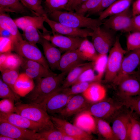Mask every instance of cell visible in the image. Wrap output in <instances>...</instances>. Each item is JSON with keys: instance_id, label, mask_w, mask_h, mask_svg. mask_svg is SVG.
<instances>
[{"instance_id": "4fadbf2b", "label": "cell", "mask_w": 140, "mask_h": 140, "mask_svg": "<svg viewBox=\"0 0 140 140\" xmlns=\"http://www.w3.org/2000/svg\"><path fill=\"white\" fill-rule=\"evenodd\" d=\"M51 119L55 127L63 134L70 136L76 140H90L91 134L82 130L74 124L61 118L51 116Z\"/></svg>"}, {"instance_id": "836d02e7", "label": "cell", "mask_w": 140, "mask_h": 140, "mask_svg": "<svg viewBox=\"0 0 140 140\" xmlns=\"http://www.w3.org/2000/svg\"><path fill=\"white\" fill-rule=\"evenodd\" d=\"M23 39L29 43L36 46L37 43H40L42 38L41 33L36 27L32 26L27 27L23 31Z\"/></svg>"}, {"instance_id": "6f0895ef", "label": "cell", "mask_w": 140, "mask_h": 140, "mask_svg": "<svg viewBox=\"0 0 140 140\" xmlns=\"http://www.w3.org/2000/svg\"><path fill=\"white\" fill-rule=\"evenodd\" d=\"M87 0H79L76 4L75 6V10L77 6Z\"/></svg>"}, {"instance_id": "f546056e", "label": "cell", "mask_w": 140, "mask_h": 140, "mask_svg": "<svg viewBox=\"0 0 140 140\" xmlns=\"http://www.w3.org/2000/svg\"><path fill=\"white\" fill-rule=\"evenodd\" d=\"M19 0H0V14L6 12L22 14L26 11V8Z\"/></svg>"}, {"instance_id": "f907efd6", "label": "cell", "mask_w": 140, "mask_h": 140, "mask_svg": "<svg viewBox=\"0 0 140 140\" xmlns=\"http://www.w3.org/2000/svg\"><path fill=\"white\" fill-rule=\"evenodd\" d=\"M131 11L133 16L140 14V0H136L133 3Z\"/></svg>"}, {"instance_id": "6da1fadb", "label": "cell", "mask_w": 140, "mask_h": 140, "mask_svg": "<svg viewBox=\"0 0 140 140\" xmlns=\"http://www.w3.org/2000/svg\"><path fill=\"white\" fill-rule=\"evenodd\" d=\"M68 72L36 79L33 89L27 94L29 103L38 104L45 107L48 98L61 87Z\"/></svg>"}, {"instance_id": "e575fe53", "label": "cell", "mask_w": 140, "mask_h": 140, "mask_svg": "<svg viewBox=\"0 0 140 140\" xmlns=\"http://www.w3.org/2000/svg\"><path fill=\"white\" fill-rule=\"evenodd\" d=\"M37 140H63L61 132L55 127L36 133Z\"/></svg>"}, {"instance_id": "44dd1931", "label": "cell", "mask_w": 140, "mask_h": 140, "mask_svg": "<svg viewBox=\"0 0 140 140\" xmlns=\"http://www.w3.org/2000/svg\"><path fill=\"white\" fill-rule=\"evenodd\" d=\"M42 37L40 44L43 47L45 57L50 68L53 70L57 69L62 55L61 51Z\"/></svg>"}, {"instance_id": "11a10c76", "label": "cell", "mask_w": 140, "mask_h": 140, "mask_svg": "<svg viewBox=\"0 0 140 140\" xmlns=\"http://www.w3.org/2000/svg\"><path fill=\"white\" fill-rule=\"evenodd\" d=\"M0 140H15V139L8 136L0 135Z\"/></svg>"}, {"instance_id": "9a60e30c", "label": "cell", "mask_w": 140, "mask_h": 140, "mask_svg": "<svg viewBox=\"0 0 140 140\" xmlns=\"http://www.w3.org/2000/svg\"><path fill=\"white\" fill-rule=\"evenodd\" d=\"M0 119L18 127L39 132L50 129L44 125L33 121L15 113L4 114L0 113Z\"/></svg>"}, {"instance_id": "ab89813d", "label": "cell", "mask_w": 140, "mask_h": 140, "mask_svg": "<svg viewBox=\"0 0 140 140\" xmlns=\"http://www.w3.org/2000/svg\"><path fill=\"white\" fill-rule=\"evenodd\" d=\"M130 126L129 140H140V123L138 119L130 112Z\"/></svg>"}, {"instance_id": "1f68e13d", "label": "cell", "mask_w": 140, "mask_h": 140, "mask_svg": "<svg viewBox=\"0 0 140 140\" xmlns=\"http://www.w3.org/2000/svg\"><path fill=\"white\" fill-rule=\"evenodd\" d=\"M95 118L97 129L101 135L107 140H117L112 127L107 121L102 119Z\"/></svg>"}, {"instance_id": "3957f363", "label": "cell", "mask_w": 140, "mask_h": 140, "mask_svg": "<svg viewBox=\"0 0 140 140\" xmlns=\"http://www.w3.org/2000/svg\"><path fill=\"white\" fill-rule=\"evenodd\" d=\"M15 105V113L49 129L55 127L45 107L38 104L24 103L20 102H16Z\"/></svg>"}, {"instance_id": "7bdbcfd3", "label": "cell", "mask_w": 140, "mask_h": 140, "mask_svg": "<svg viewBox=\"0 0 140 140\" xmlns=\"http://www.w3.org/2000/svg\"><path fill=\"white\" fill-rule=\"evenodd\" d=\"M99 82L98 80L96 75L93 67L83 72L74 84L81 82Z\"/></svg>"}, {"instance_id": "52a82bcc", "label": "cell", "mask_w": 140, "mask_h": 140, "mask_svg": "<svg viewBox=\"0 0 140 140\" xmlns=\"http://www.w3.org/2000/svg\"><path fill=\"white\" fill-rule=\"evenodd\" d=\"M131 10L129 8L121 13L110 16L102 21L105 28L115 31H133Z\"/></svg>"}, {"instance_id": "681fc988", "label": "cell", "mask_w": 140, "mask_h": 140, "mask_svg": "<svg viewBox=\"0 0 140 140\" xmlns=\"http://www.w3.org/2000/svg\"><path fill=\"white\" fill-rule=\"evenodd\" d=\"M132 21L133 31L140 32V14L133 16Z\"/></svg>"}, {"instance_id": "db71d44e", "label": "cell", "mask_w": 140, "mask_h": 140, "mask_svg": "<svg viewBox=\"0 0 140 140\" xmlns=\"http://www.w3.org/2000/svg\"><path fill=\"white\" fill-rule=\"evenodd\" d=\"M0 37L10 38L13 41V39L11 34L6 30L0 29Z\"/></svg>"}, {"instance_id": "f1b7e54d", "label": "cell", "mask_w": 140, "mask_h": 140, "mask_svg": "<svg viewBox=\"0 0 140 140\" xmlns=\"http://www.w3.org/2000/svg\"><path fill=\"white\" fill-rule=\"evenodd\" d=\"M77 50L85 61H93L98 54L92 43L89 41L87 38L84 39Z\"/></svg>"}, {"instance_id": "7a4b0ae2", "label": "cell", "mask_w": 140, "mask_h": 140, "mask_svg": "<svg viewBox=\"0 0 140 140\" xmlns=\"http://www.w3.org/2000/svg\"><path fill=\"white\" fill-rule=\"evenodd\" d=\"M50 19L64 25L77 28H88L93 30L102 25V21L78 14L73 11L54 10L47 12Z\"/></svg>"}, {"instance_id": "cb8c5ba5", "label": "cell", "mask_w": 140, "mask_h": 140, "mask_svg": "<svg viewBox=\"0 0 140 140\" xmlns=\"http://www.w3.org/2000/svg\"><path fill=\"white\" fill-rule=\"evenodd\" d=\"M82 94L89 102L95 103L105 99L106 91L105 87L100 82H92Z\"/></svg>"}, {"instance_id": "bcb514c9", "label": "cell", "mask_w": 140, "mask_h": 140, "mask_svg": "<svg viewBox=\"0 0 140 140\" xmlns=\"http://www.w3.org/2000/svg\"><path fill=\"white\" fill-rule=\"evenodd\" d=\"M15 101L10 99H3L0 101V113L9 114L15 113Z\"/></svg>"}, {"instance_id": "4316f807", "label": "cell", "mask_w": 140, "mask_h": 140, "mask_svg": "<svg viewBox=\"0 0 140 140\" xmlns=\"http://www.w3.org/2000/svg\"><path fill=\"white\" fill-rule=\"evenodd\" d=\"M34 85L33 79L25 73L19 74L14 86L16 92L20 96H24L30 92L33 88Z\"/></svg>"}, {"instance_id": "816d5d0a", "label": "cell", "mask_w": 140, "mask_h": 140, "mask_svg": "<svg viewBox=\"0 0 140 140\" xmlns=\"http://www.w3.org/2000/svg\"><path fill=\"white\" fill-rule=\"evenodd\" d=\"M79 0H69L65 7V10L67 11H73L76 4Z\"/></svg>"}, {"instance_id": "ba28073f", "label": "cell", "mask_w": 140, "mask_h": 140, "mask_svg": "<svg viewBox=\"0 0 140 140\" xmlns=\"http://www.w3.org/2000/svg\"><path fill=\"white\" fill-rule=\"evenodd\" d=\"M105 28L99 27L93 30L91 37L98 54H107L115 41L113 34Z\"/></svg>"}, {"instance_id": "f6af8a7d", "label": "cell", "mask_w": 140, "mask_h": 140, "mask_svg": "<svg viewBox=\"0 0 140 140\" xmlns=\"http://www.w3.org/2000/svg\"><path fill=\"white\" fill-rule=\"evenodd\" d=\"M92 82H80L72 85L70 87L64 89L66 93L70 95L82 94L89 87Z\"/></svg>"}, {"instance_id": "5bb4252c", "label": "cell", "mask_w": 140, "mask_h": 140, "mask_svg": "<svg viewBox=\"0 0 140 140\" xmlns=\"http://www.w3.org/2000/svg\"><path fill=\"white\" fill-rule=\"evenodd\" d=\"M120 110L112 120V128L117 140H128L130 123V112H123Z\"/></svg>"}, {"instance_id": "b9f144b4", "label": "cell", "mask_w": 140, "mask_h": 140, "mask_svg": "<svg viewBox=\"0 0 140 140\" xmlns=\"http://www.w3.org/2000/svg\"><path fill=\"white\" fill-rule=\"evenodd\" d=\"M101 0H87L76 8L75 10V12L85 16L86 13L97 6Z\"/></svg>"}, {"instance_id": "74e56055", "label": "cell", "mask_w": 140, "mask_h": 140, "mask_svg": "<svg viewBox=\"0 0 140 140\" xmlns=\"http://www.w3.org/2000/svg\"><path fill=\"white\" fill-rule=\"evenodd\" d=\"M18 94L14 92L10 87L0 79V98L3 99H10L17 102H20Z\"/></svg>"}, {"instance_id": "d6a6232c", "label": "cell", "mask_w": 140, "mask_h": 140, "mask_svg": "<svg viewBox=\"0 0 140 140\" xmlns=\"http://www.w3.org/2000/svg\"><path fill=\"white\" fill-rule=\"evenodd\" d=\"M108 56L107 54H98L96 58L92 62L93 69L98 81L101 80L106 70Z\"/></svg>"}, {"instance_id": "9c48e42d", "label": "cell", "mask_w": 140, "mask_h": 140, "mask_svg": "<svg viewBox=\"0 0 140 140\" xmlns=\"http://www.w3.org/2000/svg\"><path fill=\"white\" fill-rule=\"evenodd\" d=\"M37 132L21 128L0 119V135L8 136L15 140H36Z\"/></svg>"}, {"instance_id": "c3c4849f", "label": "cell", "mask_w": 140, "mask_h": 140, "mask_svg": "<svg viewBox=\"0 0 140 140\" xmlns=\"http://www.w3.org/2000/svg\"><path fill=\"white\" fill-rule=\"evenodd\" d=\"M117 0H102L99 4L94 9L87 13L88 14H99L108 8Z\"/></svg>"}, {"instance_id": "ffe728a7", "label": "cell", "mask_w": 140, "mask_h": 140, "mask_svg": "<svg viewBox=\"0 0 140 140\" xmlns=\"http://www.w3.org/2000/svg\"><path fill=\"white\" fill-rule=\"evenodd\" d=\"M85 61L77 49L67 51L61 55L57 69L61 72H69L75 66Z\"/></svg>"}, {"instance_id": "680465c9", "label": "cell", "mask_w": 140, "mask_h": 140, "mask_svg": "<svg viewBox=\"0 0 140 140\" xmlns=\"http://www.w3.org/2000/svg\"><path fill=\"white\" fill-rule=\"evenodd\" d=\"M139 122H140V120H139Z\"/></svg>"}, {"instance_id": "5b68a950", "label": "cell", "mask_w": 140, "mask_h": 140, "mask_svg": "<svg viewBox=\"0 0 140 140\" xmlns=\"http://www.w3.org/2000/svg\"><path fill=\"white\" fill-rule=\"evenodd\" d=\"M12 51L23 58L37 62L50 69L45 57L37 46L29 43L23 38L13 42Z\"/></svg>"}, {"instance_id": "f35d334b", "label": "cell", "mask_w": 140, "mask_h": 140, "mask_svg": "<svg viewBox=\"0 0 140 140\" xmlns=\"http://www.w3.org/2000/svg\"><path fill=\"white\" fill-rule=\"evenodd\" d=\"M1 72V78L3 81L16 93L15 89L14 86L19 74L18 69H6Z\"/></svg>"}, {"instance_id": "603a6c76", "label": "cell", "mask_w": 140, "mask_h": 140, "mask_svg": "<svg viewBox=\"0 0 140 140\" xmlns=\"http://www.w3.org/2000/svg\"><path fill=\"white\" fill-rule=\"evenodd\" d=\"M77 114L74 120V125L90 134L96 131V124L95 117L88 111L85 110Z\"/></svg>"}, {"instance_id": "30bf717a", "label": "cell", "mask_w": 140, "mask_h": 140, "mask_svg": "<svg viewBox=\"0 0 140 140\" xmlns=\"http://www.w3.org/2000/svg\"><path fill=\"white\" fill-rule=\"evenodd\" d=\"M129 52L124 55L120 71L112 82L115 86L121 79L134 73L135 69L140 65V49Z\"/></svg>"}, {"instance_id": "277c9868", "label": "cell", "mask_w": 140, "mask_h": 140, "mask_svg": "<svg viewBox=\"0 0 140 140\" xmlns=\"http://www.w3.org/2000/svg\"><path fill=\"white\" fill-rule=\"evenodd\" d=\"M128 51L122 47L119 37L116 38L115 43L109 52L104 81L113 82L116 77L125 55Z\"/></svg>"}, {"instance_id": "7c38bea8", "label": "cell", "mask_w": 140, "mask_h": 140, "mask_svg": "<svg viewBox=\"0 0 140 140\" xmlns=\"http://www.w3.org/2000/svg\"><path fill=\"white\" fill-rule=\"evenodd\" d=\"M43 37L50 41L61 51L66 52L77 49L85 38L65 36L57 34L43 35Z\"/></svg>"}, {"instance_id": "91938a15", "label": "cell", "mask_w": 140, "mask_h": 140, "mask_svg": "<svg viewBox=\"0 0 140 140\" xmlns=\"http://www.w3.org/2000/svg\"><path fill=\"white\" fill-rule=\"evenodd\" d=\"M19 0V1H20V0Z\"/></svg>"}, {"instance_id": "e0dca14e", "label": "cell", "mask_w": 140, "mask_h": 140, "mask_svg": "<svg viewBox=\"0 0 140 140\" xmlns=\"http://www.w3.org/2000/svg\"><path fill=\"white\" fill-rule=\"evenodd\" d=\"M116 86L117 96L129 97L140 95V83L134 73L123 78Z\"/></svg>"}, {"instance_id": "4dcf8cb0", "label": "cell", "mask_w": 140, "mask_h": 140, "mask_svg": "<svg viewBox=\"0 0 140 140\" xmlns=\"http://www.w3.org/2000/svg\"><path fill=\"white\" fill-rule=\"evenodd\" d=\"M117 96L118 102L130 109L134 114L140 116V95L129 97Z\"/></svg>"}, {"instance_id": "8fae6325", "label": "cell", "mask_w": 140, "mask_h": 140, "mask_svg": "<svg viewBox=\"0 0 140 140\" xmlns=\"http://www.w3.org/2000/svg\"><path fill=\"white\" fill-rule=\"evenodd\" d=\"M45 22L50 27L53 34L86 38L91 37L93 31L90 29L75 28L64 25L50 19L47 15L45 16Z\"/></svg>"}, {"instance_id": "d4e9b609", "label": "cell", "mask_w": 140, "mask_h": 140, "mask_svg": "<svg viewBox=\"0 0 140 140\" xmlns=\"http://www.w3.org/2000/svg\"><path fill=\"white\" fill-rule=\"evenodd\" d=\"M93 67L92 62L79 64L72 68L68 73L61 86L63 89L69 88L73 85L80 75L86 69Z\"/></svg>"}, {"instance_id": "f5cc1de1", "label": "cell", "mask_w": 140, "mask_h": 140, "mask_svg": "<svg viewBox=\"0 0 140 140\" xmlns=\"http://www.w3.org/2000/svg\"><path fill=\"white\" fill-rule=\"evenodd\" d=\"M9 52H5L0 54V68L4 65L8 56Z\"/></svg>"}, {"instance_id": "ee69618b", "label": "cell", "mask_w": 140, "mask_h": 140, "mask_svg": "<svg viewBox=\"0 0 140 140\" xmlns=\"http://www.w3.org/2000/svg\"><path fill=\"white\" fill-rule=\"evenodd\" d=\"M69 0H45V10L48 11L65 9Z\"/></svg>"}, {"instance_id": "7402d4cb", "label": "cell", "mask_w": 140, "mask_h": 140, "mask_svg": "<svg viewBox=\"0 0 140 140\" xmlns=\"http://www.w3.org/2000/svg\"><path fill=\"white\" fill-rule=\"evenodd\" d=\"M45 16H26L19 17L14 20L18 27L23 31L27 27L32 26L36 27L38 29L42 30L43 35H51L52 32L48 31L44 25Z\"/></svg>"}, {"instance_id": "83f0119b", "label": "cell", "mask_w": 140, "mask_h": 140, "mask_svg": "<svg viewBox=\"0 0 140 140\" xmlns=\"http://www.w3.org/2000/svg\"><path fill=\"white\" fill-rule=\"evenodd\" d=\"M0 29L8 31L13 38V42L23 38L14 20L5 13L0 14Z\"/></svg>"}, {"instance_id": "ac0fdd59", "label": "cell", "mask_w": 140, "mask_h": 140, "mask_svg": "<svg viewBox=\"0 0 140 140\" xmlns=\"http://www.w3.org/2000/svg\"><path fill=\"white\" fill-rule=\"evenodd\" d=\"M21 66L30 78L36 79L57 74L40 63L22 57Z\"/></svg>"}, {"instance_id": "60d3db41", "label": "cell", "mask_w": 140, "mask_h": 140, "mask_svg": "<svg viewBox=\"0 0 140 140\" xmlns=\"http://www.w3.org/2000/svg\"><path fill=\"white\" fill-rule=\"evenodd\" d=\"M126 45L127 51L140 49V32L133 31L128 36Z\"/></svg>"}, {"instance_id": "8d00e7d4", "label": "cell", "mask_w": 140, "mask_h": 140, "mask_svg": "<svg viewBox=\"0 0 140 140\" xmlns=\"http://www.w3.org/2000/svg\"><path fill=\"white\" fill-rule=\"evenodd\" d=\"M22 57L17 54L10 52L3 66L0 68L1 72L6 69H18L21 66Z\"/></svg>"}, {"instance_id": "d590c367", "label": "cell", "mask_w": 140, "mask_h": 140, "mask_svg": "<svg viewBox=\"0 0 140 140\" xmlns=\"http://www.w3.org/2000/svg\"><path fill=\"white\" fill-rule=\"evenodd\" d=\"M27 8L36 16H44L47 15L45 9L41 5L42 0H20Z\"/></svg>"}, {"instance_id": "d6986e66", "label": "cell", "mask_w": 140, "mask_h": 140, "mask_svg": "<svg viewBox=\"0 0 140 140\" xmlns=\"http://www.w3.org/2000/svg\"><path fill=\"white\" fill-rule=\"evenodd\" d=\"M90 104L82 94L74 95L60 113L63 117H70L86 110Z\"/></svg>"}, {"instance_id": "8992f818", "label": "cell", "mask_w": 140, "mask_h": 140, "mask_svg": "<svg viewBox=\"0 0 140 140\" xmlns=\"http://www.w3.org/2000/svg\"><path fill=\"white\" fill-rule=\"evenodd\" d=\"M123 106L118 101L103 100L91 104L86 110L95 117L112 120Z\"/></svg>"}, {"instance_id": "9f6ffc18", "label": "cell", "mask_w": 140, "mask_h": 140, "mask_svg": "<svg viewBox=\"0 0 140 140\" xmlns=\"http://www.w3.org/2000/svg\"><path fill=\"white\" fill-rule=\"evenodd\" d=\"M134 74L140 83V69L136 71H135Z\"/></svg>"}, {"instance_id": "7dc6e473", "label": "cell", "mask_w": 140, "mask_h": 140, "mask_svg": "<svg viewBox=\"0 0 140 140\" xmlns=\"http://www.w3.org/2000/svg\"><path fill=\"white\" fill-rule=\"evenodd\" d=\"M13 41L11 39L6 37H0V54L11 52L12 51Z\"/></svg>"}, {"instance_id": "484cf974", "label": "cell", "mask_w": 140, "mask_h": 140, "mask_svg": "<svg viewBox=\"0 0 140 140\" xmlns=\"http://www.w3.org/2000/svg\"><path fill=\"white\" fill-rule=\"evenodd\" d=\"M133 0H117L99 14V18L102 21L108 17L121 13L130 8Z\"/></svg>"}, {"instance_id": "2e32d148", "label": "cell", "mask_w": 140, "mask_h": 140, "mask_svg": "<svg viewBox=\"0 0 140 140\" xmlns=\"http://www.w3.org/2000/svg\"><path fill=\"white\" fill-rule=\"evenodd\" d=\"M73 95L68 94L61 87L50 96L46 102L45 107L48 113H60Z\"/></svg>"}]
</instances>
